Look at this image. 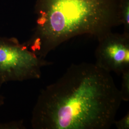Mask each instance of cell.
Returning a JSON list of instances; mask_svg holds the SVG:
<instances>
[{
  "label": "cell",
  "mask_w": 129,
  "mask_h": 129,
  "mask_svg": "<svg viewBox=\"0 0 129 129\" xmlns=\"http://www.w3.org/2000/svg\"><path fill=\"white\" fill-rule=\"evenodd\" d=\"M114 124L115 125L116 127L118 129H129V112L126 114L121 119L118 120H115Z\"/></svg>",
  "instance_id": "ba28073f"
},
{
  "label": "cell",
  "mask_w": 129,
  "mask_h": 129,
  "mask_svg": "<svg viewBox=\"0 0 129 129\" xmlns=\"http://www.w3.org/2000/svg\"><path fill=\"white\" fill-rule=\"evenodd\" d=\"M23 120H13L5 123L0 122V129H25Z\"/></svg>",
  "instance_id": "52a82bcc"
},
{
  "label": "cell",
  "mask_w": 129,
  "mask_h": 129,
  "mask_svg": "<svg viewBox=\"0 0 129 129\" xmlns=\"http://www.w3.org/2000/svg\"><path fill=\"white\" fill-rule=\"evenodd\" d=\"M5 102V97L0 94V107L4 105Z\"/></svg>",
  "instance_id": "9c48e42d"
},
{
  "label": "cell",
  "mask_w": 129,
  "mask_h": 129,
  "mask_svg": "<svg viewBox=\"0 0 129 129\" xmlns=\"http://www.w3.org/2000/svg\"><path fill=\"white\" fill-rule=\"evenodd\" d=\"M98 42L95 64L118 75L129 70V34L111 32Z\"/></svg>",
  "instance_id": "277c9868"
},
{
  "label": "cell",
  "mask_w": 129,
  "mask_h": 129,
  "mask_svg": "<svg viewBox=\"0 0 129 129\" xmlns=\"http://www.w3.org/2000/svg\"><path fill=\"white\" fill-rule=\"evenodd\" d=\"M120 0H37L32 37L24 43L42 59L61 44L88 35L101 40L121 24Z\"/></svg>",
  "instance_id": "7a4b0ae2"
},
{
  "label": "cell",
  "mask_w": 129,
  "mask_h": 129,
  "mask_svg": "<svg viewBox=\"0 0 129 129\" xmlns=\"http://www.w3.org/2000/svg\"><path fill=\"white\" fill-rule=\"evenodd\" d=\"M119 14L120 23L123 25V33L129 34V0H120Z\"/></svg>",
  "instance_id": "5b68a950"
},
{
  "label": "cell",
  "mask_w": 129,
  "mask_h": 129,
  "mask_svg": "<svg viewBox=\"0 0 129 129\" xmlns=\"http://www.w3.org/2000/svg\"><path fill=\"white\" fill-rule=\"evenodd\" d=\"M122 76L121 88L120 89L122 101H129V70L124 72Z\"/></svg>",
  "instance_id": "8992f818"
},
{
  "label": "cell",
  "mask_w": 129,
  "mask_h": 129,
  "mask_svg": "<svg viewBox=\"0 0 129 129\" xmlns=\"http://www.w3.org/2000/svg\"><path fill=\"white\" fill-rule=\"evenodd\" d=\"M122 102L111 73L95 64H73L42 89L32 113L34 129H109Z\"/></svg>",
  "instance_id": "6da1fadb"
},
{
  "label": "cell",
  "mask_w": 129,
  "mask_h": 129,
  "mask_svg": "<svg viewBox=\"0 0 129 129\" xmlns=\"http://www.w3.org/2000/svg\"><path fill=\"white\" fill-rule=\"evenodd\" d=\"M51 64L39 57L17 39L0 37V85L39 79L42 68Z\"/></svg>",
  "instance_id": "3957f363"
}]
</instances>
